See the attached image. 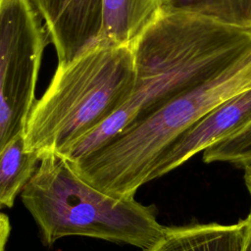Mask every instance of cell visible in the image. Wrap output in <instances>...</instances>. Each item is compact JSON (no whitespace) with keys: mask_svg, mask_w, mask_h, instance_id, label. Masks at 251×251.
I'll use <instances>...</instances> for the list:
<instances>
[{"mask_svg":"<svg viewBox=\"0 0 251 251\" xmlns=\"http://www.w3.org/2000/svg\"><path fill=\"white\" fill-rule=\"evenodd\" d=\"M192 0H173V3H177V4H182V3H187Z\"/></svg>","mask_w":251,"mask_h":251,"instance_id":"cell-16","label":"cell"},{"mask_svg":"<svg viewBox=\"0 0 251 251\" xmlns=\"http://www.w3.org/2000/svg\"><path fill=\"white\" fill-rule=\"evenodd\" d=\"M251 122V89L217 106L179 133L154 163L150 181L187 162Z\"/></svg>","mask_w":251,"mask_h":251,"instance_id":"cell-6","label":"cell"},{"mask_svg":"<svg viewBox=\"0 0 251 251\" xmlns=\"http://www.w3.org/2000/svg\"><path fill=\"white\" fill-rule=\"evenodd\" d=\"M248 221L236 224H196L168 226L150 251H244Z\"/></svg>","mask_w":251,"mask_h":251,"instance_id":"cell-8","label":"cell"},{"mask_svg":"<svg viewBox=\"0 0 251 251\" xmlns=\"http://www.w3.org/2000/svg\"><path fill=\"white\" fill-rule=\"evenodd\" d=\"M246 218H247V221H248V226H247V233H246V241H245L244 251H251V212Z\"/></svg>","mask_w":251,"mask_h":251,"instance_id":"cell-14","label":"cell"},{"mask_svg":"<svg viewBox=\"0 0 251 251\" xmlns=\"http://www.w3.org/2000/svg\"><path fill=\"white\" fill-rule=\"evenodd\" d=\"M251 46V29L172 3L130 44L135 81L116 111L125 127Z\"/></svg>","mask_w":251,"mask_h":251,"instance_id":"cell-1","label":"cell"},{"mask_svg":"<svg viewBox=\"0 0 251 251\" xmlns=\"http://www.w3.org/2000/svg\"><path fill=\"white\" fill-rule=\"evenodd\" d=\"M135 70L130 45L96 42L68 63L28 116L25 142L40 157L63 154L111 117L129 97Z\"/></svg>","mask_w":251,"mask_h":251,"instance_id":"cell-4","label":"cell"},{"mask_svg":"<svg viewBox=\"0 0 251 251\" xmlns=\"http://www.w3.org/2000/svg\"><path fill=\"white\" fill-rule=\"evenodd\" d=\"M180 5L225 23L251 29V0H192Z\"/></svg>","mask_w":251,"mask_h":251,"instance_id":"cell-12","label":"cell"},{"mask_svg":"<svg viewBox=\"0 0 251 251\" xmlns=\"http://www.w3.org/2000/svg\"><path fill=\"white\" fill-rule=\"evenodd\" d=\"M203 161L230 163L245 167L251 164V122L203 151Z\"/></svg>","mask_w":251,"mask_h":251,"instance_id":"cell-11","label":"cell"},{"mask_svg":"<svg viewBox=\"0 0 251 251\" xmlns=\"http://www.w3.org/2000/svg\"><path fill=\"white\" fill-rule=\"evenodd\" d=\"M39 162L37 153L26 150L25 133L14 138L0 153V210L14 206Z\"/></svg>","mask_w":251,"mask_h":251,"instance_id":"cell-10","label":"cell"},{"mask_svg":"<svg viewBox=\"0 0 251 251\" xmlns=\"http://www.w3.org/2000/svg\"><path fill=\"white\" fill-rule=\"evenodd\" d=\"M248 89L251 46L71 163L98 189L120 197H134L150 181L158 157L179 133L217 106Z\"/></svg>","mask_w":251,"mask_h":251,"instance_id":"cell-2","label":"cell"},{"mask_svg":"<svg viewBox=\"0 0 251 251\" xmlns=\"http://www.w3.org/2000/svg\"><path fill=\"white\" fill-rule=\"evenodd\" d=\"M29 0H0V153L25 133L48 33Z\"/></svg>","mask_w":251,"mask_h":251,"instance_id":"cell-5","label":"cell"},{"mask_svg":"<svg viewBox=\"0 0 251 251\" xmlns=\"http://www.w3.org/2000/svg\"><path fill=\"white\" fill-rule=\"evenodd\" d=\"M11 232V224L7 215L0 213V251H5V246Z\"/></svg>","mask_w":251,"mask_h":251,"instance_id":"cell-13","label":"cell"},{"mask_svg":"<svg viewBox=\"0 0 251 251\" xmlns=\"http://www.w3.org/2000/svg\"><path fill=\"white\" fill-rule=\"evenodd\" d=\"M51 39L58 63H68L94 45L103 21V0H29Z\"/></svg>","mask_w":251,"mask_h":251,"instance_id":"cell-7","label":"cell"},{"mask_svg":"<svg viewBox=\"0 0 251 251\" xmlns=\"http://www.w3.org/2000/svg\"><path fill=\"white\" fill-rule=\"evenodd\" d=\"M244 181L251 197V164L244 167Z\"/></svg>","mask_w":251,"mask_h":251,"instance_id":"cell-15","label":"cell"},{"mask_svg":"<svg viewBox=\"0 0 251 251\" xmlns=\"http://www.w3.org/2000/svg\"><path fill=\"white\" fill-rule=\"evenodd\" d=\"M21 198L47 245L78 235L150 251L168 227L152 207L98 189L58 153L41 155Z\"/></svg>","mask_w":251,"mask_h":251,"instance_id":"cell-3","label":"cell"},{"mask_svg":"<svg viewBox=\"0 0 251 251\" xmlns=\"http://www.w3.org/2000/svg\"><path fill=\"white\" fill-rule=\"evenodd\" d=\"M173 0H103L97 42L130 45Z\"/></svg>","mask_w":251,"mask_h":251,"instance_id":"cell-9","label":"cell"}]
</instances>
